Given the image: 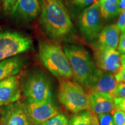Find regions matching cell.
<instances>
[{
  "instance_id": "1",
  "label": "cell",
  "mask_w": 125,
  "mask_h": 125,
  "mask_svg": "<svg viewBox=\"0 0 125 125\" xmlns=\"http://www.w3.org/2000/svg\"><path fill=\"white\" fill-rule=\"evenodd\" d=\"M40 21L47 35L56 41L68 40L74 34V25L62 0H40Z\"/></svg>"
},
{
  "instance_id": "2",
  "label": "cell",
  "mask_w": 125,
  "mask_h": 125,
  "mask_svg": "<svg viewBox=\"0 0 125 125\" xmlns=\"http://www.w3.org/2000/svg\"><path fill=\"white\" fill-rule=\"evenodd\" d=\"M63 49L69 60L75 80L87 90L98 70L89 53L80 45H67Z\"/></svg>"
},
{
  "instance_id": "3",
  "label": "cell",
  "mask_w": 125,
  "mask_h": 125,
  "mask_svg": "<svg viewBox=\"0 0 125 125\" xmlns=\"http://www.w3.org/2000/svg\"><path fill=\"white\" fill-rule=\"evenodd\" d=\"M39 56L44 66L53 75L60 79L73 77L68 57L59 43L51 41H41Z\"/></svg>"
},
{
  "instance_id": "4",
  "label": "cell",
  "mask_w": 125,
  "mask_h": 125,
  "mask_svg": "<svg viewBox=\"0 0 125 125\" xmlns=\"http://www.w3.org/2000/svg\"><path fill=\"white\" fill-rule=\"evenodd\" d=\"M21 91L27 103H41L52 100L49 78L43 71L34 70L25 78Z\"/></svg>"
},
{
  "instance_id": "5",
  "label": "cell",
  "mask_w": 125,
  "mask_h": 125,
  "mask_svg": "<svg viewBox=\"0 0 125 125\" xmlns=\"http://www.w3.org/2000/svg\"><path fill=\"white\" fill-rule=\"evenodd\" d=\"M58 100L67 110L74 113L89 109L88 94L78 83L69 79H60Z\"/></svg>"
},
{
  "instance_id": "6",
  "label": "cell",
  "mask_w": 125,
  "mask_h": 125,
  "mask_svg": "<svg viewBox=\"0 0 125 125\" xmlns=\"http://www.w3.org/2000/svg\"><path fill=\"white\" fill-rule=\"evenodd\" d=\"M32 45L29 37L14 31H0V62L29 51Z\"/></svg>"
},
{
  "instance_id": "7",
  "label": "cell",
  "mask_w": 125,
  "mask_h": 125,
  "mask_svg": "<svg viewBox=\"0 0 125 125\" xmlns=\"http://www.w3.org/2000/svg\"><path fill=\"white\" fill-rule=\"evenodd\" d=\"M78 24L81 33L87 42L97 39L103 25L99 1L83 9L78 16Z\"/></svg>"
},
{
  "instance_id": "8",
  "label": "cell",
  "mask_w": 125,
  "mask_h": 125,
  "mask_svg": "<svg viewBox=\"0 0 125 125\" xmlns=\"http://www.w3.org/2000/svg\"><path fill=\"white\" fill-rule=\"evenodd\" d=\"M94 64L98 69L116 75L121 68V56L115 49L93 46Z\"/></svg>"
},
{
  "instance_id": "9",
  "label": "cell",
  "mask_w": 125,
  "mask_h": 125,
  "mask_svg": "<svg viewBox=\"0 0 125 125\" xmlns=\"http://www.w3.org/2000/svg\"><path fill=\"white\" fill-rule=\"evenodd\" d=\"M1 125H33L28 112L27 104L20 101L2 108L0 114Z\"/></svg>"
},
{
  "instance_id": "10",
  "label": "cell",
  "mask_w": 125,
  "mask_h": 125,
  "mask_svg": "<svg viewBox=\"0 0 125 125\" xmlns=\"http://www.w3.org/2000/svg\"><path fill=\"white\" fill-rule=\"evenodd\" d=\"M118 83L114 74L98 68L86 90L107 94L114 98Z\"/></svg>"
},
{
  "instance_id": "11",
  "label": "cell",
  "mask_w": 125,
  "mask_h": 125,
  "mask_svg": "<svg viewBox=\"0 0 125 125\" xmlns=\"http://www.w3.org/2000/svg\"><path fill=\"white\" fill-rule=\"evenodd\" d=\"M33 125H40L60 113L53 100L41 103H26Z\"/></svg>"
},
{
  "instance_id": "12",
  "label": "cell",
  "mask_w": 125,
  "mask_h": 125,
  "mask_svg": "<svg viewBox=\"0 0 125 125\" xmlns=\"http://www.w3.org/2000/svg\"><path fill=\"white\" fill-rule=\"evenodd\" d=\"M40 0H18L12 8L10 15L12 18L22 21H31L40 13Z\"/></svg>"
},
{
  "instance_id": "13",
  "label": "cell",
  "mask_w": 125,
  "mask_h": 125,
  "mask_svg": "<svg viewBox=\"0 0 125 125\" xmlns=\"http://www.w3.org/2000/svg\"><path fill=\"white\" fill-rule=\"evenodd\" d=\"M21 94V87L17 76L0 81V107L18 101Z\"/></svg>"
},
{
  "instance_id": "14",
  "label": "cell",
  "mask_w": 125,
  "mask_h": 125,
  "mask_svg": "<svg viewBox=\"0 0 125 125\" xmlns=\"http://www.w3.org/2000/svg\"><path fill=\"white\" fill-rule=\"evenodd\" d=\"M89 109L97 116L103 114H111L116 109L114 98L107 94L89 92Z\"/></svg>"
},
{
  "instance_id": "15",
  "label": "cell",
  "mask_w": 125,
  "mask_h": 125,
  "mask_svg": "<svg viewBox=\"0 0 125 125\" xmlns=\"http://www.w3.org/2000/svg\"><path fill=\"white\" fill-rule=\"evenodd\" d=\"M120 31L116 24H109L101 30L98 34L96 46L114 48H118L120 38Z\"/></svg>"
},
{
  "instance_id": "16",
  "label": "cell",
  "mask_w": 125,
  "mask_h": 125,
  "mask_svg": "<svg viewBox=\"0 0 125 125\" xmlns=\"http://www.w3.org/2000/svg\"><path fill=\"white\" fill-rule=\"evenodd\" d=\"M25 64L22 56H16L0 62V81L18 74Z\"/></svg>"
},
{
  "instance_id": "17",
  "label": "cell",
  "mask_w": 125,
  "mask_h": 125,
  "mask_svg": "<svg viewBox=\"0 0 125 125\" xmlns=\"http://www.w3.org/2000/svg\"><path fill=\"white\" fill-rule=\"evenodd\" d=\"M101 15L104 19H109L121 13L119 0H99Z\"/></svg>"
},
{
  "instance_id": "18",
  "label": "cell",
  "mask_w": 125,
  "mask_h": 125,
  "mask_svg": "<svg viewBox=\"0 0 125 125\" xmlns=\"http://www.w3.org/2000/svg\"><path fill=\"white\" fill-rule=\"evenodd\" d=\"M94 114L90 109L75 113L68 121V125H92Z\"/></svg>"
},
{
  "instance_id": "19",
  "label": "cell",
  "mask_w": 125,
  "mask_h": 125,
  "mask_svg": "<svg viewBox=\"0 0 125 125\" xmlns=\"http://www.w3.org/2000/svg\"><path fill=\"white\" fill-rule=\"evenodd\" d=\"M67 5L74 11L82 10L99 0H64Z\"/></svg>"
},
{
  "instance_id": "20",
  "label": "cell",
  "mask_w": 125,
  "mask_h": 125,
  "mask_svg": "<svg viewBox=\"0 0 125 125\" xmlns=\"http://www.w3.org/2000/svg\"><path fill=\"white\" fill-rule=\"evenodd\" d=\"M40 125H68V120L66 116L59 113Z\"/></svg>"
},
{
  "instance_id": "21",
  "label": "cell",
  "mask_w": 125,
  "mask_h": 125,
  "mask_svg": "<svg viewBox=\"0 0 125 125\" xmlns=\"http://www.w3.org/2000/svg\"><path fill=\"white\" fill-rule=\"evenodd\" d=\"M114 125H125V112L116 108L112 113Z\"/></svg>"
},
{
  "instance_id": "22",
  "label": "cell",
  "mask_w": 125,
  "mask_h": 125,
  "mask_svg": "<svg viewBox=\"0 0 125 125\" xmlns=\"http://www.w3.org/2000/svg\"><path fill=\"white\" fill-rule=\"evenodd\" d=\"M100 125H114L111 114H103L97 115Z\"/></svg>"
},
{
  "instance_id": "23",
  "label": "cell",
  "mask_w": 125,
  "mask_h": 125,
  "mask_svg": "<svg viewBox=\"0 0 125 125\" xmlns=\"http://www.w3.org/2000/svg\"><path fill=\"white\" fill-rule=\"evenodd\" d=\"M18 0H1L2 10L5 15L10 13L12 8Z\"/></svg>"
},
{
  "instance_id": "24",
  "label": "cell",
  "mask_w": 125,
  "mask_h": 125,
  "mask_svg": "<svg viewBox=\"0 0 125 125\" xmlns=\"http://www.w3.org/2000/svg\"><path fill=\"white\" fill-rule=\"evenodd\" d=\"M114 98H125V83H118Z\"/></svg>"
},
{
  "instance_id": "25",
  "label": "cell",
  "mask_w": 125,
  "mask_h": 125,
  "mask_svg": "<svg viewBox=\"0 0 125 125\" xmlns=\"http://www.w3.org/2000/svg\"><path fill=\"white\" fill-rule=\"evenodd\" d=\"M116 25L120 32L122 33L125 32V13L124 11L122 12L120 14Z\"/></svg>"
},
{
  "instance_id": "26",
  "label": "cell",
  "mask_w": 125,
  "mask_h": 125,
  "mask_svg": "<svg viewBox=\"0 0 125 125\" xmlns=\"http://www.w3.org/2000/svg\"><path fill=\"white\" fill-rule=\"evenodd\" d=\"M117 81L118 82L125 83V64L122 63L121 68L117 74L115 75Z\"/></svg>"
},
{
  "instance_id": "27",
  "label": "cell",
  "mask_w": 125,
  "mask_h": 125,
  "mask_svg": "<svg viewBox=\"0 0 125 125\" xmlns=\"http://www.w3.org/2000/svg\"><path fill=\"white\" fill-rule=\"evenodd\" d=\"M118 51L120 53H125V32L122 34L118 46Z\"/></svg>"
},
{
  "instance_id": "28",
  "label": "cell",
  "mask_w": 125,
  "mask_h": 125,
  "mask_svg": "<svg viewBox=\"0 0 125 125\" xmlns=\"http://www.w3.org/2000/svg\"><path fill=\"white\" fill-rule=\"evenodd\" d=\"M116 108L121 109L125 112V98H114Z\"/></svg>"
},
{
  "instance_id": "29",
  "label": "cell",
  "mask_w": 125,
  "mask_h": 125,
  "mask_svg": "<svg viewBox=\"0 0 125 125\" xmlns=\"http://www.w3.org/2000/svg\"><path fill=\"white\" fill-rule=\"evenodd\" d=\"M119 7L121 12L125 10V0H119Z\"/></svg>"
},
{
  "instance_id": "30",
  "label": "cell",
  "mask_w": 125,
  "mask_h": 125,
  "mask_svg": "<svg viewBox=\"0 0 125 125\" xmlns=\"http://www.w3.org/2000/svg\"><path fill=\"white\" fill-rule=\"evenodd\" d=\"M92 125H100L99 122H98L97 116L96 115H94L93 119V123H92Z\"/></svg>"
},
{
  "instance_id": "31",
  "label": "cell",
  "mask_w": 125,
  "mask_h": 125,
  "mask_svg": "<svg viewBox=\"0 0 125 125\" xmlns=\"http://www.w3.org/2000/svg\"><path fill=\"white\" fill-rule=\"evenodd\" d=\"M121 62L125 64V53L122 54L121 56Z\"/></svg>"
},
{
  "instance_id": "32",
  "label": "cell",
  "mask_w": 125,
  "mask_h": 125,
  "mask_svg": "<svg viewBox=\"0 0 125 125\" xmlns=\"http://www.w3.org/2000/svg\"><path fill=\"white\" fill-rule=\"evenodd\" d=\"M124 12H125V10H124Z\"/></svg>"
}]
</instances>
